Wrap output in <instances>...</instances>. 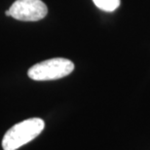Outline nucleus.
Segmentation results:
<instances>
[{"label": "nucleus", "instance_id": "1", "mask_svg": "<svg viewBox=\"0 0 150 150\" xmlns=\"http://www.w3.org/2000/svg\"><path fill=\"white\" fill-rule=\"evenodd\" d=\"M45 123L40 118H29L14 125L2 139L4 150H17L33 140L44 130Z\"/></svg>", "mask_w": 150, "mask_h": 150}, {"label": "nucleus", "instance_id": "2", "mask_svg": "<svg viewBox=\"0 0 150 150\" xmlns=\"http://www.w3.org/2000/svg\"><path fill=\"white\" fill-rule=\"evenodd\" d=\"M73 69L74 64L69 59L55 58L34 64L28 69V75L35 81H50L67 76Z\"/></svg>", "mask_w": 150, "mask_h": 150}, {"label": "nucleus", "instance_id": "3", "mask_svg": "<svg viewBox=\"0 0 150 150\" xmlns=\"http://www.w3.org/2000/svg\"><path fill=\"white\" fill-rule=\"evenodd\" d=\"M9 10L11 17L23 22H37L48 14L47 6L41 0H16Z\"/></svg>", "mask_w": 150, "mask_h": 150}, {"label": "nucleus", "instance_id": "4", "mask_svg": "<svg viewBox=\"0 0 150 150\" xmlns=\"http://www.w3.org/2000/svg\"><path fill=\"white\" fill-rule=\"evenodd\" d=\"M93 2L104 12H113L120 6V0H93Z\"/></svg>", "mask_w": 150, "mask_h": 150}, {"label": "nucleus", "instance_id": "5", "mask_svg": "<svg viewBox=\"0 0 150 150\" xmlns=\"http://www.w3.org/2000/svg\"><path fill=\"white\" fill-rule=\"evenodd\" d=\"M5 15H6V16H7V17H10V16H11V14H10V10H7V11H6V12H5Z\"/></svg>", "mask_w": 150, "mask_h": 150}]
</instances>
